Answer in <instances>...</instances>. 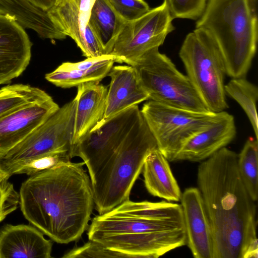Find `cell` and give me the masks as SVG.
Instances as JSON below:
<instances>
[{
    "label": "cell",
    "mask_w": 258,
    "mask_h": 258,
    "mask_svg": "<svg viewBox=\"0 0 258 258\" xmlns=\"http://www.w3.org/2000/svg\"><path fill=\"white\" fill-rule=\"evenodd\" d=\"M85 163H60L21 184L19 206L25 219L52 241L68 244L88 228L94 206Z\"/></svg>",
    "instance_id": "1"
},
{
    "label": "cell",
    "mask_w": 258,
    "mask_h": 258,
    "mask_svg": "<svg viewBox=\"0 0 258 258\" xmlns=\"http://www.w3.org/2000/svg\"><path fill=\"white\" fill-rule=\"evenodd\" d=\"M238 154L224 147L199 165L198 189L209 220L213 258H243L257 242L256 209L237 167Z\"/></svg>",
    "instance_id": "2"
},
{
    "label": "cell",
    "mask_w": 258,
    "mask_h": 258,
    "mask_svg": "<svg viewBox=\"0 0 258 258\" xmlns=\"http://www.w3.org/2000/svg\"><path fill=\"white\" fill-rule=\"evenodd\" d=\"M257 6V0H209L196 23L215 38L231 78H245L255 56Z\"/></svg>",
    "instance_id": "3"
},
{
    "label": "cell",
    "mask_w": 258,
    "mask_h": 258,
    "mask_svg": "<svg viewBox=\"0 0 258 258\" xmlns=\"http://www.w3.org/2000/svg\"><path fill=\"white\" fill-rule=\"evenodd\" d=\"M157 148L155 139L142 115L91 181L94 206L99 215L130 199L146 158Z\"/></svg>",
    "instance_id": "4"
},
{
    "label": "cell",
    "mask_w": 258,
    "mask_h": 258,
    "mask_svg": "<svg viewBox=\"0 0 258 258\" xmlns=\"http://www.w3.org/2000/svg\"><path fill=\"white\" fill-rule=\"evenodd\" d=\"M179 56L186 76L209 111L220 112L228 108L224 62L212 34L205 28H196L186 35Z\"/></svg>",
    "instance_id": "5"
},
{
    "label": "cell",
    "mask_w": 258,
    "mask_h": 258,
    "mask_svg": "<svg viewBox=\"0 0 258 258\" xmlns=\"http://www.w3.org/2000/svg\"><path fill=\"white\" fill-rule=\"evenodd\" d=\"M149 100L198 112H209L186 75L171 60L153 48L133 62Z\"/></svg>",
    "instance_id": "6"
},
{
    "label": "cell",
    "mask_w": 258,
    "mask_h": 258,
    "mask_svg": "<svg viewBox=\"0 0 258 258\" xmlns=\"http://www.w3.org/2000/svg\"><path fill=\"white\" fill-rule=\"evenodd\" d=\"M224 111H195L151 100L141 110L158 149L169 161H174L185 143L218 120Z\"/></svg>",
    "instance_id": "7"
},
{
    "label": "cell",
    "mask_w": 258,
    "mask_h": 258,
    "mask_svg": "<svg viewBox=\"0 0 258 258\" xmlns=\"http://www.w3.org/2000/svg\"><path fill=\"white\" fill-rule=\"evenodd\" d=\"M75 98L66 103L30 134L0 159L4 169L49 153L72 147Z\"/></svg>",
    "instance_id": "8"
},
{
    "label": "cell",
    "mask_w": 258,
    "mask_h": 258,
    "mask_svg": "<svg viewBox=\"0 0 258 258\" xmlns=\"http://www.w3.org/2000/svg\"><path fill=\"white\" fill-rule=\"evenodd\" d=\"M167 1L150 9L140 18L125 22L109 54L116 62L128 65L148 51L162 45L168 34L174 30Z\"/></svg>",
    "instance_id": "9"
},
{
    "label": "cell",
    "mask_w": 258,
    "mask_h": 258,
    "mask_svg": "<svg viewBox=\"0 0 258 258\" xmlns=\"http://www.w3.org/2000/svg\"><path fill=\"white\" fill-rule=\"evenodd\" d=\"M141 116L138 105L133 106L101 122L72 146V158L82 159L91 181Z\"/></svg>",
    "instance_id": "10"
},
{
    "label": "cell",
    "mask_w": 258,
    "mask_h": 258,
    "mask_svg": "<svg viewBox=\"0 0 258 258\" xmlns=\"http://www.w3.org/2000/svg\"><path fill=\"white\" fill-rule=\"evenodd\" d=\"M88 239L130 258H157L186 242L184 229L133 234L98 235Z\"/></svg>",
    "instance_id": "11"
},
{
    "label": "cell",
    "mask_w": 258,
    "mask_h": 258,
    "mask_svg": "<svg viewBox=\"0 0 258 258\" xmlns=\"http://www.w3.org/2000/svg\"><path fill=\"white\" fill-rule=\"evenodd\" d=\"M47 96L27 103L0 117V159L59 108Z\"/></svg>",
    "instance_id": "12"
},
{
    "label": "cell",
    "mask_w": 258,
    "mask_h": 258,
    "mask_svg": "<svg viewBox=\"0 0 258 258\" xmlns=\"http://www.w3.org/2000/svg\"><path fill=\"white\" fill-rule=\"evenodd\" d=\"M25 29L0 15V85L20 76L30 63L32 44Z\"/></svg>",
    "instance_id": "13"
},
{
    "label": "cell",
    "mask_w": 258,
    "mask_h": 258,
    "mask_svg": "<svg viewBox=\"0 0 258 258\" xmlns=\"http://www.w3.org/2000/svg\"><path fill=\"white\" fill-rule=\"evenodd\" d=\"M186 244L195 258H213L211 226L200 190L186 188L181 197Z\"/></svg>",
    "instance_id": "14"
},
{
    "label": "cell",
    "mask_w": 258,
    "mask_h": 258,
    "mask_svg": "<svg viewBox=\"0 0 258 258\" xmlns=\"http://www.w3.org/2000/svg\"><path fill=\"white\" fill-rule=\"evenodd\" d=\"M52 245L31 224H7L0 229V258H50Z\"/></svg>",
    "instance_id": "15"
},
{
    "label": "cell",
    "mask_w": 258,
    "mask_h": 258,
    "mask_svg": "<svg viewBox=\"0 0 258 258\" xmlns=\"http://www.w3.org/2000/svg\"><path fill=\"white\" fill-rule=\"evenodd\" d=\"M236 135L234 116L224 111L218 120L189 139L174 161L202 162L226 147L234 140Z\"/></svg>",
    "instance_id": "16"
},
{
    "label": "cell",
    "mask_w": 258,
    "mask_h": 258,
    "mask_svg": "<svg viewBox=\"0 0 258 258\" xmlns=\"http://www.w3.org/2000/svg\"><path fill=\"white\" fill-rule=\"evenodd\" d=\"M107 76L110 78V82L107 91L104 116L101 122L149 100V95L142 86L134 67L130 65L112 67Z\"/></svg>",
    "instance_id": "17"
},
{
    "label": "cell",
    "mask_w": 258,
    "mask_h": 258,
    "mask_svg": "<svg viewBox=\"0 0 258 258\" xmlns=\"http://www.w3.org/2000/svg\"><path fill=\"white\" fill-rule=\"evenodd\" d=\"M184 229L183 219H152L113 215L94 217L88 228V238L98 235L140 234Z\"/></svg>",
    "instance_id": "18"
},
{
    "label": "cell",
    "mask_w": 258,
    "mask_h": 258,
    "mask_svg": "<svg viewBox=\"0 0 258 258\" xmlns=\"http://www.w3.org/2000/svg\"><path fill=\"white\" fill-rule=\"evenodd\" d=\"M107 91L106 86L95 82L77 86L72 146L102 121Z\"/></svg>",
    "instance_id": "19"
},
{
    "label": "cell",
    "mask_w": 258,
    "mask_h": 258,
    "mask_svg": "<svg viewBox=\"0 0 258 258\" xmlns=\"http://www.w3.org/2000/svg\"><path fill=\"white\" fill-rule=\"evenodd\" d=\"M0 15L12 18L24 29L33 30L41 38L62 40L65 37L48 11L33 6L27 0H0Z\"/></svg>",
    "instance_id": "20"
},
{
    "label": "cell",
    "mask_w": 258,
    "mask_h": 258,
    "mask_svg": "<svg viewBox=\"0 0 258 258\" xmlns=\"http://www.w3.org/2000/svg\"><path fill=\"white\" fill-rule=\"evenodd\" d=\"M96 0H56L48 14L58 28L71 37L81 51L84 44V30Z\"/></svg>",
    "instance_id": "21"
},
{
    "label": "cell",
    "mask_w": 258,
    "mask_h": 258,
    "mask_svg": "<svg viewBox=\"0 0 258 258\" xmlns=\"http://www.w3.org/2000/svg\"><path fill=\"white\" fill-rule=\"evenodd\" d=\"M168 160L158 148L147 156L143 168L145 186L152 196L168 202L180 201L182 193Z\"/></svg>",
    "instance_id": "22"
},
{
    "label": "cell",
    "mask_w": 258,
    "mask_h": 258,
    "mask_svg": "<svg viewBox=\"0 0 258 258\" xmlns=\"http://www.w3.org/2000/svg\"><path fill=\"white\" fill-rule=\"evenodd\" d=\"M124 22L108 0H96L87 24L104 47L106 54H109Z\"/></svg>",
    "instance_id": "23"
},
{
    "label": "cell",
    "mask_w": 258,
    "mask_h": 258,
    "mask_svg": "<svg viewBox=\"0 0 258 258\" xmlns=\"http://www.w3.org/2000/svg\"><path fill=\"white\" fill-rule=\"evenodd\" d=\"M107 213L152 219H183L180 205L165 201L133 202L129 199Z\"/></svg>",
    "instance_id": "24"
},
{
    "label": "cell",
    "mask_w": 258,
    "mask_h": 258,
    "mask_svg": "<svg viewBox=\"0 0 258 258\" xmlns=\"http://www.w3.org/2000/svg\"><path fill=\"white\" fill-rule=\"evenodd\" d=\"M115 56L107 59L86 70L62 71L56 69L45 76V79L57 87L69 88L87 82H99L106 77L115 62Z\"/></svg>",
    "instance_id": "25"
},
{
    "label": "cell",
    "mask_w": 258,
    "mask_h": 258,
    "mask_svg": "<svg viewBox=\"0 0 258 258\" xmlns=\"http://www.w3.org/2000/svg\"><path fill=\"white\" fill-rule=\"evenodd\" d=\"M226 95L236 101L247 115L258 139V118L256 102L258 88L245 78H232L224 86Z\"/></svg>",
    "instance_id": "26"
},
{
    "label": "cell",
    "mask_w": 258,
    "mask_h": 258,
    "mask_svg": "<svg viewBox=\"0 0 258 258\" xmlns=\"http://www.w3.org/2000/svg\"><path fill=\"white\" fill-rule=\"evenodd\" d=\"M237 167L242 182L251 199L258 198V142L249 138L237 156Z\"/></svg>",
    "instance_id": "27"
},
{
    "label": "cell",
    "mask_w": 258,
    "mask_h": 258,
    "mask_svg": "<svg viewBox=\"0 0 258 258\" xmlns=\"http://www.w3.org/2000/svg\"><path fill=\"white\" fill-rule=\"evenodd\" d=\"M48 95L40 88L29 85L16 84L3 87L0 88V117Z\"/></svg>",
    "instance_id": "28"
},
{
    "label": "cell",
    "mask_w": 258,
    "mask_h": 258,
    "mask_svg": "<svg viewBox=\"0 0 258 258\" xmlns=\"http://www.w3.org/2000/svg\"><path fill=\"white\" fill-rule=\"evenodd\" d=\"M70 150L53 152L29 159L10 168L8 174H25L31 176L52 168L57 165L71 161Z\"/></svg>",
    "instance_id": "29"
},
{
    "label": "cell",
    "mask_w": 258,
    "mask_h": 258,
    "mask_svg": "<svg viewBox=\"0 0 258 258\" xmlns=\"http://www.w3.org/2000/svg\"><path fill=\"white\" fill-rule=\"evenodd\" d=\"M63 258L128 257L124 253L113 250L96 241H89L81 246L74 247L66 253Z\"/></svg>",
    "instance_id": "30"
},
{
    "label": "cell",
    "mask_w": 258,
    "mask_h": 258,
    "mask_svg": "<svg viewBox=\"0 0 258 258\" xmlns=\"http://www.w3.org/2000/svg\"><path fill=\"white\" fill-rule=\"evenodd\" d=\"M173 18L199 19L203 14L207 0H166Z\"/></svg>",
    "instance_id": "31"
},
{
    "label": "cell",
    "mask_w": 258,
    "mask_h": 258,
    "mask_svg": "<svg viewBox=\"0 0 258 258\" xmlns=\"http://www.w3.org/2000/svg\"><path fill=\"white\" fill-rule=\"evenodd\" d=\"M117 14L125 21L136 20L147 12L150 8L144 0H108Z\"/></svg>",
    "instance_id": "32"
},
{
    "label": "cell",
    "mask_w": 258,
    "mask_h": 258,
    "mask_svg": "<svg viewBox=\"0 0 258 258\" xmlns=\"http://www.w3.org/2000/svg\"><path fill=\"white\" fill-rule=\"evenodd\" d=\"M9 178L0 181V223L16 210L19 205V194Z\"/></svg>",
    "instance_id": "33"
},
{
    "label": "cell",
    "mask_w": 258,
    "mask_h": 258,
    "mask_svg": "<svg viewBox=\"0 0 258 258\" xmlns=\"http://www.w3.org/2000/svg\"><path fill=\"white\" fill-rule=\"evenodd\" d=\"M84 48L82 51L83 56L91 58L106 54L104 47L88 24L84 30Z\"/></svg>",
    "instance_id": "34"
},
{
    "label": "cell",
    "mask_w": 258,
    "mask_h": 258,
    "mask_svg": "<svg viewBox=\"0 0 258 258\" xmlns=\"http://www.w3.org/2000/svg\"><path fill=\"white\" fill-rule=\"evenodd\" d=\"M111 54H105L97 57L87 58L86 59L77 62H64L59 66L57 69L62 71L89 69L102 61L107 59Z\"/></svg>",
    "instance_id": "35"
},
{
    "label": "cell",
    "mask_w": 258,
    "mask_h": 258,
    "mask_svg": "<svg viewBox=\"0 0 258 258\" xmlns=\"http://www.w3.org/2000/svg\"><path fill=\"white\" fill-rule=\"evenodd\" d=\"M33 6L44 11H48L51 8L56 0H27Z\"/></svg>",
    "instance_id": "36"
},
{
    "label": "cell",
    "mask_w": 258,
    "mask_h": 258,
    "mask_svg": "<svg viewBox=\"0 0 258 258\" xmlns=\"http://www.w3.org/2000/svg\"><path fill=\"white\" fill-rule=\"evenodd\" d=\"M10 176L8 174V173L4 169L1 163L0 162V181L3 179L9 177L10 178Z\"/></svg>",
    "instance_id": "37"
}]
</instances>
